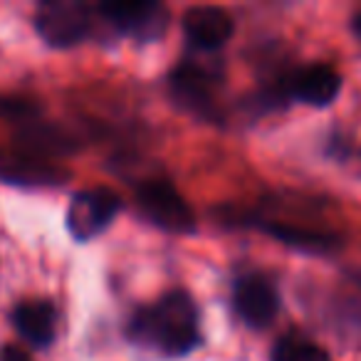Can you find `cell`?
<instances>
[{"label":"cell","mask_w":361,"mask_h":361,"mask_svg":"<svg viewBox=\"0 0 361 361\" xmlns=\"http://www.w3.org/2000/svg\"><path fill=\"white\" fill-rule=\"evenodd\" d=\"M131 341L164 356H186L203 344L198 307L186 292H169L154 305L136 310L126 326Z\"/></svg>","instance_id":"1"},{"label":"cell","mask_w":361,"mask_h":361,"mask_svg":"<svg viewBox=\"0 0 361 361\" xmlns=\"http://www.w3.org/2000/svg\"><path fill=\"white\" fill-rule=\"evenodd\" d=\"M136 206L156 228L173 235L196 231V216L169 178H149L136 188Z\"/></svg>","instance_id":"2"},{"label":"cell","mask_w":361,"mask_h":361,"mask_svg":"<svg viewBox=\"0 0 361 361\" xmlns=\"http://www.w3.org/2000/svg\"><path fill=\"white\" fill-rule=\"evenodd\" d=\"M92 11L82 3H45L35 16V30L55 50L85 42L92 32Z\"/></svg>","instance_id":"3"},{"label":"cell","mask_w":361,"mask_h":361,"mask_svg":"<svg viewBox=\"0 0 361 361\" xmlns=\"http://www.w3.org/2000/svg\"><path fill=\"white\" fill-rule=\"evenodd\" d=\"M121 211V198L109 188H87L72 196L67 206V231L77 243L104 233Z\"/></svg>","instance_id":"4"},{"label":"cell","mask_w":361,"mask_h":361,"mask_svg":"<svg viewBox=\"0 0 361 361\" xmlns=\"http://www.w3.org/2000/svg\"><path fill=\"white\" fill-rule=\"evenodd\" d=\"M102 20L119 35L136 37L141 42H154L169 27V11L161 3L136 0V3H104L97 8Z\"/></svg>","instance_id":"5"},{"label":"cell","mask_w":361,"mask_h":361,"mask_svg":"<svg viewBox=\"0 0 361 361\" xmlns=\"http://www.w3.org/2000/svg\"><path fill=\"white\" fill-rule=\"evenodd\" d=\"M169 92L180 109L191 111L198 119L213 121L221 116L216 92H213V77L193 62H183L171 72Z\"/></svg>","instance_id":"6"},{"label":"cell","mask_w":361,"mask_h":361,"mask_svg":"<svg viewBox=\"0 0 361 361\" xmlns=\"http://www.w3.org/2000/svg\"><path fill=\"white\" fill-rule=\"evenodd\" d=\"M233 307L250 329H267L280 314V295L265 275H245L235 282Z\"/></svg>","instance_id":"7"},{"label":"cell","mask_w":361,"mask_h":361,"mask_svg":"<svg viewBox=\"0 0 361 361\" xmlns=\"http://www.w3.org/2000/svg\"><path fill=\"white\" fill-rule=\"evenodd\" d=\"M235 20L228 11L216 6H196L183 13V35L193 50L218 52L231 42Z\"/></svg>","instance_id":"8"},{"label":"cell","mask_w":361,"mask_h":361,"mask_svg":"<svg viewBox=\"0 0 361 361\" xmlns=\"http://www.w3.org/2000/svg\"><path fill=\"white\" fill-rule=\"evenodd\" d=\"M287 97L310 106H329L341 92V75L329 65H307L285 80Z\"/></svg>","instance_id":"9"},{"label":"cell","mask_w":361,"mask_h":361,"mask_svg":"<svg viewBox=\"0 0 361 361\" xmlns=\"http://www.w3.org/2000/svg\"><path fill=\"white\" fill-rule=\"evenodd\" d=\"M13 326L35 349H47L57 334V312L45 300H27L13 310Z\"/></svg>","instance_id":"10"},{"label":"cell","mask_w":361,"mask_h":361,"mask_svg":"<svg viewBox=\"0 0 361 361\" xmlns=\"http://www.w3.org/2000/svg\"><path fill=\"white\" fill-rule=\"evenodd\" d=\"M260 228L275 240L285 243L292 250L307 252V255H329L341 247V240L329 233L310 231V228L287 226V223H260Z\"/></svg>","instance_id":"11"},{"label":"cell","mask_w":361,"mask_h":361,"mask_svg":"<svg viewBox=\"0 0 361 361\" xmlns=\"http://www.w3.org/2000/svg\"><path fill=\"white\" fill-rule=\"evenodd\" d=\"M20 146L30 154H67L75 149V141L55 126L30 124L20 134Z\"/></svg>","instance_id":"12"},{"label":"cell","mask_w":361,"mask_h":361,"mask_svg":"<svg viewBox=\"0 0 361 361\" xmlns=\"http://www.w3.org/2000/svg\"><path fill=\"white\" fill-rule=\"evenodd\" d=\"M270 361H331L322 346L300 336H285L272 346Z\"/></svg>","instance_id":"13"},{"label":"cell","mask_w":361,"mask_h":361,"mask_svg":"<svg viewBox=\"0 0 361 361\" xmlns=\"http://www.w3.org/2000/svg\"><path fill=\"white\" fill-rule=\"evenodd\" d=\"M0 361H32V359L27 356V351L20 349V346L6 344L3 349H0Z\"/></svg>","instance_id":"14"},{"label":"cell","mask_w":361,"mask_h":361,"mask_svg":"<svg viewBox=\"0 0 361 361\" xmlns=\"http://www.w3.org/2000/svg\"><path fill=\"white\" fill-rule=\"evenodd\" d=\"M6 104H8L6 99H0V111L6 109ZM13 111H18V116H27V114L35 111V106L27 104V102H13Z\"/></svg>","instance_id":"15"},{"label":"cell","mask_w":361,"mask_h":361,"mask_svg":"<svg viewBox=\"0 0 361 361\" xmlns=\"http://www.w3.org/2000/svg\"><path fill=\"white\" fill-rule=\"evenodd\" d=\"M354 32H356V37H359V40H361V13L354 18Z\"/></svg>","instance_id":"16"}]
</instances>
